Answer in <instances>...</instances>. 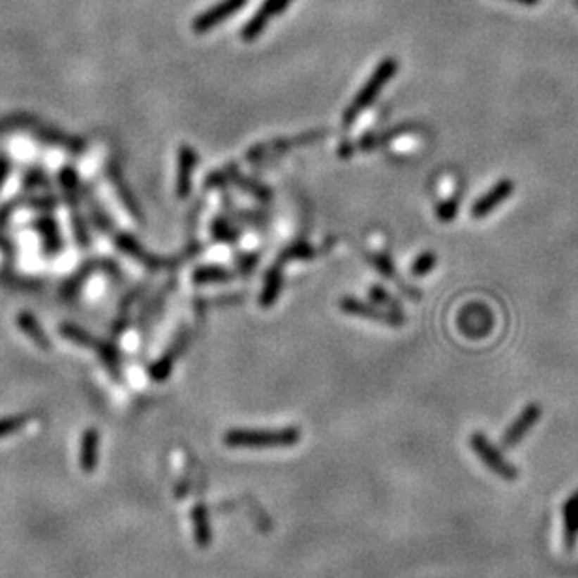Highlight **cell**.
Here are the masks:
<instances>
[{"mask_svg":"<svg viewBox=\"0 0 578 578\" xmlns=\"http://www.w3.org/2000/svg\"><path fill=\"white\" fill-rule=\"evenodd\" d=\"M197 165V152L190 145L179 146V158H177V197L186 199L191 191V173Z\"/></svg>","mask_w":578,"mask_h":578,"instance_id":"obj_15","label":"cell"},{"mask_svg":"<svg viewBox=\"0 0 578 578\" xmlns=\"http://www.w3.org/2000/svg\"><path fill=\"white\" fill-rule=\"evenodd\" d=\"M36 230L42 233V237H44V242L45 246H47V250H49V253H55L61 250V233H58V227H56V222L53 218H47V216H44V218H38L36 220Z\"/></svg>","mask_w":578,"mask_h":578,"instance_id":"obj_24","label":"cell"},{"mask_svg":"<svg viewBox=\"0 0 578 578\" xmlns=\"http://www.w3.org/2000/svg\"><path fill=\"white\" fill-rule=\"evenodd\" d=\"M577 2H578V0H577Z\"/></svg>","mask_w":578,"mask_h":578,"instance_id":"obj_36","label":"cell"},{"mask_svg":"<svg viewBox=\"0 0 578 578\" xmlns=\"http://www.w3.org/2000/svg\"><path fill=\"white\" fill-rule=\"evenodd\" d=\"M98 456H100V434L96 428H89L81 439V455H79L81 470L84 473H94L98 466Z\"/></svg>","mask_w":578,"mask_h":578,"instance_id":"obj_18","label":"cell"},{"mask_svg":"<svg viewBox=\"0 0 578 578\" xmlns=\"http://www.w3.org/2000/svg\"><path fill=\"white\" fill-rule=\"evenodd\" d=\"M315 248L310 244V242L306 241H297L293 242V244H289V246L286 248V250H282L280 258H278V261L280 263L286 265L287 261H310V259L315 258Z\"/></svg>","mask_w":578,"mask_h":578,"instance_id":"obj_25","label":"cell"},{"mask_svg":"<svg viewBox=\"0 0 578 578\" xmlns=\"http://www.w3.org/2000/svg\"><path fill=\"white\" fill-rule=\"evenodd\" d=\"M58 331H61L62 337L68 338L70 342L79 344V346H83V348H89L92 349V351H96L98 357L106 363L107 368H109L115 376H118L120 355H118L117 348H115L113 344L106 342V340H101V338L92 337L90 332H87L84 329H81V327L77 325H72V323H64V325L58 327Z\"/></svg>","mask_w":578,"mask_h":578,"instance_id":"obj_3","label":"cell"},{"mask_svg":"<svg viewBox=\"0 0 578 578\" xmlns=\"http://www.w3.org/2000/svg\"><path fill=\"white\" fill-rule=\"evenodd\" d=\"M235 272L225 267H220V265H203V267H197L194 272H191V282L197 284V286H203V284H222V282H230L235 278Z\"/></svg>","mask_w":578,"mask_h":578,"instance_id":"obj_21","label":"cell"},{"mask_svg":"<svg viewBox=\"0 0 578 578\" xmlns=\"http://www.w3.org/2000/svg\"><path fill=\"white\" fill-rule=\"evenodd\" d=\"M109 177H111L113 186H115V190H117L118 197H120V201H122V205L126 207V211H128V213L132 214L137 222L143 220L141 207L137 205V201H135L134 194L130 191L128 184H126V180H124L122 173H120V168H118L117 163H111V168H109Z\"/></svg>","mask_w":578,"mask_h":578,"instance_id":"obj_19","label":"cell"},{"mask_svg":"<svg viewBox=\"0 0 578 578\" xmlns=\"http://www.w3.org/2000/svg\"><path fill=\"white\" fill-rule=\"evenodd\" d=\"M17 327H21V331L27 334L30 340H32L36 346H38L39 349H44V351H47V349H51V342L49 338L45 337L44 329H42V325L38 323V320L34 318L32 314H28V312H21V314H17Z\"/></svg>","mask_w":578,"mask_h":578,"instance_id":"obj_22","label":"cell"},{"mask_svg":"<svg viewBox=\"0 0 578 578\" xmlns=\"http://www.w3.org/2000/svg\"><path fill=\"white\" fill-rule=\"evenodd\" d=\"M438 265V256L432 250L419 253L415 261L411 263V275L413 276H427L428 272H432V269Z\"/></svg>","mask_w":578,"mask_h":578,"instance_id":"obj_29","label":"cell"},{"mask_svg":"<svg viewBox=\"0 0 578 578\" xmlns=\"http://www.w3.org/2000/svg\"><path fill=\"white\" fill-rule=\"evenodd\" d=\"M515 2H518V4H524V6L539 4V0H515Z\"/></svg>","mask_w":578,"mask_h":578,"instance_id":"obj_35","label":"cell"},{"mask_svg":"<svg viewBox=\"0 0 578 578\" xmlns=\"http://www.w3.org/2000/svg\"><path fill=\"white\" fill-rule=\"evenodd\" d=\"M227 168H230V184H235L237 188H241L242 191L250 194V196H252L253 199H258V201H263V203L270 201V197H272L270 188H267V186L258 182V180L242 177L235 165H227Z\"/></svg>","mask_w":578,"mask_h":578,"instance_id":"obj_20","label":"cell"},{"mask_svg":"<svg viewBox=\"0 0 578 578\" xmlns=\"http://www.w3.org/2000/svg\"><path fill=\"white\" fill-rule=\"evenodd\" d=\"M191 520H194V535H196L197 546H207L211 543V529H208L207 509H205V505L194 507Z\"/></svg>","mask_w":578,"mask_h":578,"instance_id":"obj_27","label":"cell"},{"mask_svg":"<svg viewBox=\"0 0 578 578\" xmlns=\"http://www.w3.org/2000/svg\"><path fill=\"white\" fill-rule=\"evenodd\" d=\"M492 325H494L492 314L483 304H470L458 315V327L466 337H484V334H489Z\"/></svg>","mask_w":578,"mask_h":578,"instance_id":"obj_11","label":"cell"},{"mask_svg":"<svg viewBox=\"0 0 578 578\" xmlns=\"http://www.w3.org/2000/svg\"><path fill=\"white\" fill-rule=\"evenodd\" d=\"M396 72H398V61L393 58V56H387V58H383V61L377 64L376 70H374L370 77H368V81L360 87L359 92L355 94V98L348 106V109L344 111V128H349V126L357 120V117H359L360 113H365L366 109L376 101L377 96L382 94V90L385 89V84L396 75Z\"/></svg>","mask_w":578,"mask_h":578,"instance_id":"obj_1","label":"cell"},{"mask_svg":"<svg viewBox=\"0 0 578 578\" xmlns=\"http://www.w3.org/2000/svg\"><path fill=\"white\" fill-rule=\"evenodd\" d=\"M115 244L118 250H122L124 253H128L130 258H134L135 261H139L146 267V269L160 270V269H171L175 265H179L182 258H162V256H154V253L146 252L145 248L141 246L139 242L135 241L134 237L128 233H118L115 235Z\"/></svg>","mask_w":578,"mask_h":578,"instance_id":"obj_8","label":"cell"},{"mask_svg":"<svg viewBox=\"0 0 578 578\" xmlns=\"http://www.w3.org/2000/svg\"><path fill=\"white\" fill-rule=\"evenodd\" d=\"M325 134L327 130H312L308 134L295 135V137H284V139L259 143V145L252 146V149L248 151L246 162H261V160L272 158L275 154H284V152H287L289 149H295V146L310 145V143H315V141L323 139V135Z\"/></svg>","mask_w":578,"mask_h":578,"instance_id":"obj_5","label":"cell"},{"mask_svg":"<svg viewBox=\"0 0 578 578\" xmlns=\"http://www.w3.org/2000/svg\"><path fill=\"white\" fill-rule=\"evenodd\" d=\"M30 413H15V415L0 417V439L6 436L15 434L17 430H21L23 427H27V422L30 421Z\"/></svg>","mask_w":578,"mask_h":578,"instance_id":"obj_28","label":"cell"},{"mask_svg":"<svg viewBox=\"0 0 578 578\" xmlns=\"http://www.w3.org/2000/svg\"><path fill=\"white\" fill-rule=\"evenodd\" d=\"M370 299L372 303H377L379 306H383V308L387 310H393V312H398V314H404L402 312V308H400L398 301L391 295L389 291H385L382 286H372L370 287Z\"/></svg>","mask_w":578,"mask_h":578,"instance_id":"obj_31","label":"cell"},{"mask_svg":"<svg viewBox=\"0 0 578 578\" xmlns=\"http://www.w3.org/2000/svg\"><path fill=\"white\" fill-rule=\"evenodd\" d=\"M61 182L62 188L66 191L68 201H70V207H72V224H73V233H75V239H77V244L81 246H89V231H87V225H84L81 214H79V207H77V175L73 171L72 168H66L61 173Z\"/></svg>","mask_w":578,"mask_h":578,"instance_id":"obj_12","label":"cell"},{"mask_svg":"<svg viewBox=\"0 0 578 578\" xmlns=\"http://www.w3.org/2000/svg\"><path fill=\"white\" fill-rule=\"evenodd\" d=\"M515 191V182L511 179L498 180L486 194L479 197L477 201L472 205V216L475 220L486 218L494 208H498L501 203H505L511 194Z\"/></svg>","mask_w":578,"mask_h":578,"instance_id":"obj_13","label":"cell"},{"mask_svg":"<svg viewBox=\"0 0 578 578\" xmlns=\"http://www.w3.org/2000/svg\"><path fill=\"white\" fill-rule=\"evenodd\" d=\"M291 2L293 0H265L263 6H261V8L250 17V21L242 27V42H253V39H258L259 36L263 34L265 28H267V25L270 23V19H275V17H278L280 13H284V11L291 6Z\"/></svg>","mask_w":578,"mask_h":578,"instance_id":"obj_9","label":"cell"},{"mask_svg":"<svg viewBox=\"0 0 578 578\" xmlns=\"http://www.w3.org/2000/svg\"><path fill=\"white\" fill-rule=\"evenodd\" d=\"M415 130V124L411 122H402L398 124V126H393V128L389 130H383V132H376V134H368V135H363L357 143H346V145L340 146V156L342 158H348L353 154V151H363V152H370V151H376L377 146H383L387 145V143H391V141H394L398 135H404V134H410V132H413Z\"/></svg>","mask_w":578,"mask_h":578,"instance_id":"obj_10","label":"cell"},{"mask_svg":"<svg viewBox=\"0 0 578 578\" xmlns=\"http://www.w3.org/2000/svg\"><path fill=\"white\" fill-rule=\"evenodd\" d=\"M368 259H370V263L374 265V267H376V269L379 270V272H382L385 278H389V280H393V282L396 280L400 286H402V289L408 293V295H415V297H417V293L413 291L411 287H408L406 284H402V282H400L398 275H396V267H394V261L389 258L387 253H372Z\"/></svg>","mask_w":578,"mask_h":578,"instance_id":"obj_26","label":"cell"},{"mask_svg":"<svg viewBox=\"0 0 578 578\" xmlns=\"http://www.w3.org/2000/svg\"><path fill=\"white\" fill-rule=\"evenodd\" d=\"M470 444H472L475 455L479 456V460L483 462V464H486V467H489L490 472L496 473L498 477L505 479V481H515V479H517V470L503 458V455L496 449L494 445L490 444L489 439H486V436H483V434L479 432L473 434L472 439H470Z\"/></svg>","mask_w":578,"mask_h":578,"instance_id":"obj_6","label":"cell"},{"mask_svg":"<svg viewBox=\"0 0 578 578\" xmlns=\"http://www.w3.org/2000/svg\"><path fill=\"white\" fill-rule=\"evenodd\" d=\"M235 216L253 225H265L269 222V216H267V214H259L256 213V211H237Z\"/></svg>","mask_w":578,"mask_h":578,"instance_id":"obj_32","label":"cell"},{"mask_svg":"<svg viewBox=\"0 0 578 578\" xmlns=\"http://www.w3.org/2000/svg\"><path fill=\"white\" fill-rule=\"evenodd\" d=\"M458 208H460V197H449L445 201L436 205V218L439 222H453L458 216Z\"/></svg>","mask_w":578,"mask_h":578,"instance_id":"obj_30","label":"cell"},{"mask_svg":"<svg viewBox=\"0 0 578 578\" xmlns=\"http://www.w3.org/2000/svg\"><path fill=\"white\" fill-rule=\"evenodd\" d=\"M246 4L248 0H220L218 4L207 8L191 21V30L196 34H207L208 30L220 27L230 17L235 15L237 11H241Z\"/></svg>","mask_w":578,"mask_h":578,"instance_id":"obj_7","label":"cell"},{"mask_svg":"<svg viewBox=\"0 0 578 578\" xmlns=\"http://www.w3.org/2000/svg\"><path fill=\"white\" fill-rule=\"evenodd\" d=\"M211 235L214 241L222 242V244H237L241 241V231L233 227L230 220L224 216H216L211 224Z\"/></svg>","mask_w":578,"mask_h":578,"instance_id":"obj_23","label":"cell"},{"mask_svg":"<svg viewBox=\"0 0 578 578\" xmlns=\"http://www.w3.org/2000/svg\"><path fill=\"white\" fill-rule=\"evenodd\" d=\"M8 171H10V165H8L6 160L0 158V186H2V182H4L6 177H8Z\"/></svg>","mask_w":578,"mask_h":578,"instance_id":"obj_34","label":"cell"},{"mask_svg":"<svg viewBox=\"0 0 578 578\" xmlns=\"http://www.w3.org/2000/svg\"><path fill=\"white\" fill-rule=\"evenodd\" d=\"M541 406L539 404H528L522 410V413L515 419L511 427L507 428L503 434V447H515L524 439V436L537 425L541 419Z\"/></svg>","mask_w":578,"mask_h":578,"instance_id":"obj_14","label":"cell"},{"mask_svg":"<svg viewBox=\"0 0 578 578\" xmlns=\"http://www.w3.org/2000/svg\"><path fill=\"white\" fill-rule=\"evenodd\" d=\"M259 261V253H246V256H241V258L237 259V265H239V272H242V275H250L253 269H256V265H258Z\"/></svg>","mask_w":578,"mask_h":578,"instance_id":"obj_33","label":"cell"},{"mask_svg":"<svg viewBox=\"0 0 578 578\" xmlns=\"http://www.w3.org/2000/svg\"><path fill=\"white\" fill-rule=\"evenodd\" d=\"M186 344H188V334L180 332L179 337L175 338L173 346H171V348H169L168 351L149 368V376H151L152 382H165V379H168L171 370H173L175 359L182 353V349L186 348Z\"/></svg>","mask_w":578,"mask_h":578,"instance_id":"obj_16","label":"cell"},{"mask_svg":"<svg viewBox=\"0 0 578 578\" xmlns=\"http://www.w3.org/2000/svg\"><path fill=\"white\" fill-rule=\"evenodd\" d=\"M301 430L299 428H280V430H250L235 428L224 434V445L227 447H248V449H265V447H291L299 444Z\"/></svg>","mask_w":578,"mask_h":578,"instance_id":"obj_2","label":"cell"},{"mask_svg":"<svg viewBox=\"0 0 578 578\" xmlns=\"http://www.w3.org/2000/svg\"><path fill=\"white\" fill-rule=\"evenodd\" d=\"M338 306H340V310L346 312V314L357 315V318H363V320L368 321H376V323H382V325H404V314H398V312H393V310L383 308L379 304L365 303V301H360V299L342 297L340 299V303H338Z\"/></svg>","mask_w":578,"mask_h":578,"instance_id":"obj_4","label":"cell"},{"mask_svg":"<svg viewBox=\"0 0 578 578\" xmlns=\"http://www.w3.org/2000/svg\"><path fill=\"white\" fill-rule=\"evenodd\" d=\"M284 286V263H275L267 270L263 280V291L259 295V306L261 308H270L275 306Z\"/></svg>","mask_w":578,"mask_h":578,"instance_id":"obj_17","label":"cell"}]
</instances>
